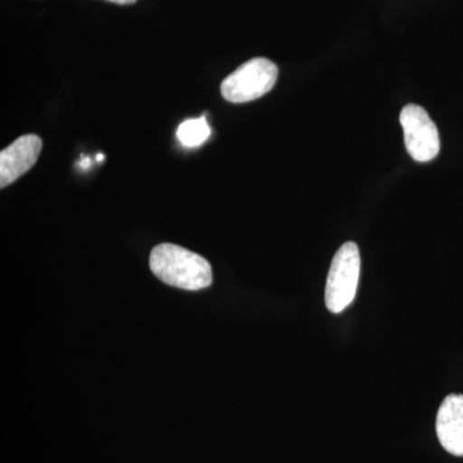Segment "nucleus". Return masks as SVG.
Wrapping results in <instances>:
<instances>
[{"label": "nucleus", "mask_w": 463, "mask_h": 463, "mask_svg": "<svg viewBox=\"0 0 463 463\" xmlns=\"http://www.w3.org/2000/svg\"><path fill=\"white\" fill-rule=\"evenodd\" d=\"M149 268L160 281L176 288L199 291L213 283L209 261L173 243H161L152 250Z\"/></svg>", "instance_id": "obj_1"}, {"label": "nucleus", "mask_w": 463, "mask_h": 463, "mask_svg": "<svg viewBox=\"0 0 463 463\" xmlns=\"http://www.w3.org/2000/svg\"><path fill=\"white\" fill-rule=\"evenodd\" d=\"M361 273V254L354 242H346L332 259L327 283L326 307L335 315L344 312L354 300Z\"/></svg>", "instance_id": "obj_2"}, {"label": "nucleus", "mask_w": 463, "mask_h": 463, "mask_svg": "<svg viewBox=\"0 0 463 463\" xmlns=\"http://www.w3.org/2000/svg\"><path fill=\"white\" fill-rule=\"evenodd\" d=\"M277 78L276 63L267 58H252L224 79L222 96L232 103L251 102L272 90Z\"/></svg>", "instance_id": "obj_3"}, {"label": "nucleus", "mask_w": 463, "mask_h": 463, "mask_svg": "<svg viewBox=\"0 0 463 463\" xmlns=\"http://www.w3.org/2000/svg\"><path fill=\"white\" fill-rule=\"evenodd\" d=\"M401 124L405 148L413 160L429 163L438 156L440 151L438 128L425 109L413 103L405 106L401 112Z\"/></svg>", "instance_id": "obj_4"}, {"label": "nucleus", "mask_w": 463, "mask_h": 463, "mask_svg": "<svg viewBox=\"0 0 463 463\" xmlns=\"http://www.w3.org/2000/svg\"><path fill=\"white\" fill-rule=\"evenodd\" d=\"M43 147L42 139L35 134L20 137L0 154V187L5 188L29 172Z\"/></svg>", "instance_id": "obj_5"}, {"label": "nucleus", "mask_w": 463, "mask_h": 463, "mask_svg": "<svg viewBox=\"0 0 463 463\" xmlns=\"http://www.w3.org/2000/svg\"><path fill=\"white\" fill-rule=\"evenodd\" d=\"M437 435L448 453L463 457L462 394H450L444 399L438 411Z\"/></svg>", "instance_id": "obj_6"}, {"label": "nucleus", "mask_w": 463, "mask_h": 463, "mask_svg": "<svg viewBox=\"0 0 463 463\" xmlns=\"http://www.w3.org/2000/svg\"><path fill=\"white\" fill-rule=\"evenodd\" d=\"M212 130L205 116L200 118H191L179 125L176 130V137L184 147H199L203 142L209 139Z\"/></svg>", "instance_id": "obj_7"}, {"label": "nucleus", "mask_w": 463, "mask_h": 463, "mask_svg": "<svg viewBox=\"0 0 463 463\" xmlns=\"http://www.w3.org/2000/svg\"><path fill=\"white\" fill-rule=\"evenodd\" d=\"M79 166H80L81 169L87 170L88 167L90 166V157L81 156V160L80 163H79Z\"/></svg>", "instance_id": "obj_8"}, {"label": "nucleus", "mask_w": 463, "mask_h": 463, "mask_svg": "<svg viewBox=\"0 0 463 463\" xmlns=\"http://www.w3.org/2000/svg\"><path fill=\"white\" fill-rule=\"evenodd\" d=\"M109 2L118 3V5H133L137 0H109Z\"/></svg>", "instance_id": "obj_9"}, {"label": "nucleus", "mask_w": 463, "mask_h": 463, "mask_svg": "<svg viewBox=\"0 0 463 463\" xmlns=\"http://www.w3.org/2000/svg\"><path fill=\"white\" fill-rule=\"evenodd\" d=\"M103 158H105V156H103V155H102V154H99V155H97V160H99V161H102V160H103Z\"/></svg>", "instance_id": "obj_10"}]
</instances>
